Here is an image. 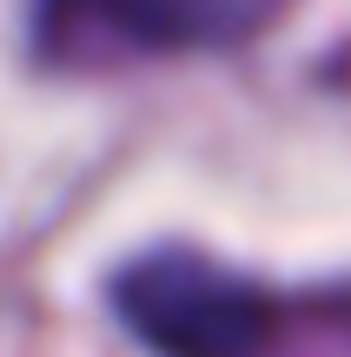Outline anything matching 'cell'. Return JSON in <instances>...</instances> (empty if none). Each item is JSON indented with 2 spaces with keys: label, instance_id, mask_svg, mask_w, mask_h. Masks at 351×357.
Wrapping results in <instances>:
<instances>
[{
  "label": "cell",
  "instance_id": "2",
  "mask_svg": "<svg viewBox=\"0 0 351 357\" xmlns=\"http://www.w3.org/2000/svg\"><path fill=\"white\" fill-rule=\"evenodd\" d=\"M265 20L272 0H33L40 53L66 66L206 53L259 33Z\"/></svg>",
  "mask_w": 351,
  "mask_h": 357
},
{
  "label": "cell",
  "instance_id": "1",
  "mask_svg": "<svg viewBox=\"0 0 351 357\" xmlns=\"http://www.w3.org/2000/svg\"><path fill=\"white\" fill-rule=\"evenodd\" d=\"M106 298L153 357H265L278 344V298L186 245L119 265Z\"/></svg>",
  "mask_w": 351,
  "mask_h": 357
}]
</instances>
